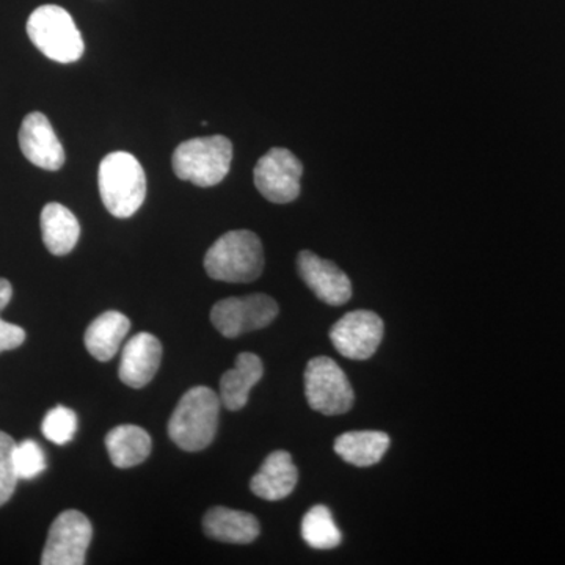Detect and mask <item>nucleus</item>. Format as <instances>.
Here are the masks:
<instances>
[{"label": "nucleus", "instance_id": "1", "mask_svg": "<svg viewBox=\"0 0 565 565\" xmlns=\"http://www.w3.org/2000/svg\"><path fill=\"white\" fill-rule=\"evenodd\" d=\"M98 185L104 206L118 218L136 214L147 196V174L131 152L107 154L99 163Z\"/></svg>", "mask_w": 565, "mask_h": 565}, {"label": "nucleus", "instance_id": "2", "mask_svg": "<svg viewBox=\"0 0 565 565\" xmlns=\"http://www.w3.org/2000/svg\"><path fill=\"white\" fill-rule=\"evenodd\" d=\"M221 396L207 386H195L181 397L169 422L174 445L189 452L202 451L214 440L221 414Z\"/></svg>", "mask_w": 565, "mask_h": 565}, {"label": "nucleus", "instance_id": "3", "mask_svg": "<svg viewBox=\"0 0 565 565\" xmlns=\"http://www.w3.org/2000/svg\"><path fill=\"white\" fill-rule=\"evenodd\" d=\"M204 269L212 280L250 282L262 277L264 250L262 241L248 230H234L218 237L206 256Z\"/></svg>", "mask_w": 565, "mask_h": 565}, {"label": "nucleus", "instance_id": "4", "mask_svg": "<svg viewBox=\"0 0 565 565\" xmlns=\"http://www.w3.org/2000/svg\"><path fill=\"white\" fill-rule=\"evenodd\" d=\"M233 143L223 136L196 137L182 141L173 152V172L199 188H212L232 169Z\"/></svg>", "mask_w": 565, "mask_h": 565}, {"label": "nucleus", "instance_id": "5", "mask_svg": "<svg viewBox=\"0 0 565 565\" xmlns=\"http://www.w3.org/2000/svg\"><path fill=\"white\" fill-rule=\"evenodd\" d=\"M28 33L32 43L51 61L74 63L84 55L79 29L62 7H39L29 17Z\"/></svg>", "mask_w": 565, "mask_h": 565}, {"label": "nucleus", "instance_id": "6", "mask_svg": "<svg viewBox=\"0 0 565 565\" xmlns=\"http://www.w3.org/2000/svg\"><path fill=\"white\" fill-rule=\"evenodd\" d=\"M305 394L310 407L327 416L345 414L355 401L348 375L329 356H316L307 364Z\"/></svg>", "mask_w": 565, "mask_h": 565}, {"label": "nucleus", "instance_id": "7", "mask_svg": "<svg viewBox=\"0 0 565 565\" xmlns=\"http://www.w3.org/2000/svg\"><path fill=\"white\" fill-rule=\"evenodd\" d=\"M278 315V305L267 294L230 297L212 307L211 322L226 338H237L270 326Z\"/></svg>", "mask_w": 565, "mask_h": 565}, {"label": "nucleus", "instance_id": "8", "mask_svg": "<svg viewBox=\"0 0 565 565\" xmlns=\"http://www.w3.org/2000/svg\"><path fill=\"white\" fill-rule=\"evenodd\" d=\"M92 537L93 527L87 516L79 511H74V509L62 512L52 523L43 556H41V564H85Z\"/></svg>", "mask_w": 565, "mask_h": 565}, {"label": "nucleus", "instance_id": "9", "mask_svg": "<svg viewBox=\"0 0 565 565\" xmlns=\"http://www.w3.org/2000/svg\"><path fill=\"white\" fill-rule=\"evenodd\" d=\"M302 174V162L285 148L267 151L253 170L256 189L277 204L291 203L300 195Z\"/></svg>", "mask_w": 565, "mask_h": 565}, {"label": "nucleus", "instance_id": "10", "mask_svg": "<svg viewBox=\"0 0 565 565\" xmlns=\"http://www.w3.org/2000/svg\"><path fill=\"white\" fill-rule=\"evenodd\" d=\"M385 326L374 311L356 310L344 315L330 330V340L341 355L351 360H367L384 340Z\"/></svg>", "mask_w": 565, "mask_h": 565}, {"label": "nucleus", "instance_id": "11", "mask_svg": "<svg viewBox=\"0 0 565 565\" xmlns=\"http://www.w3.org/2000/svg\"><path fill=\"white\" fill-rule=\"evenodd\" d=\"M297 269L305 285L323 303L341 307L351 300L352 282L337 264L305 250L299 253Z\"/></svg>", "mask_w": 565, "mask_h": 565}, {"label": "nucleus", "instance_id": "12", "mask_svg": "<svg viewBox=\"0 0 565 565\" xmlns=\"http://www.w3.org/2000/svg\"><path fill=\"white\" fill-rule=\"evenodd\" d=\"M20 147L29 162L50 172H57L65 163V150L46 115L32 111L22 121Z\"/></svg>", "mask_w": 565, "mask_h": 565}, {"label": "nucleus", "instance_id": "13", "mask_svg": "<svg viewBox=\"0 0 565 565\" xmlns=\"http://www.w3.org/2000/svg\"><path fill=\"white\" fill-rule=\"evenodd\" d=\"M162 362V344L154 334L141 332L126 343L121 353L120 379L131 388L150 384Z\"/></svg>", "mask_w": 565, "mask_h": 565}, {"label": "nucleus", "instance_id": "14", "mask_svg": "<svg viewBox=\"0 0 565 565\" xmlns=\"http://www.w3.org/2000/svg\"><path fill=\"white\" fill-rule=\"evenodd\" d=\"M299 471L288 451L267 456L258 473L253 476L252 492L267 501L285 500L296 489Z\"/></svg>", "mask_w": 565, "mask_h": 565}, {"label": "nucleus", "instance_id": "15", "mask_svg": "<svg viewBox=\"0 0 565 565\" xmlns=\"http://www.w3.org/2000/svg\"><path fill=\"white\" fill-rule=\"evenodd\" d=\"M203 530L207 537L225 544L247 545L259 535L258 519L248 512L230 508H212L203 519Z\"/></svg>", "mask_w": 565, "mask_h": 565}, {"label": "nucleus", "instance_id": "16", "mask_svg": "<svg viewBox=\"0 0 565 565\" xmlns=\"http://www.w3.org/2000/svg\"><path fill=\"white\" fill-rule=\"evenodd\" d=\"M264 366L262 359L255 353H239L233 370L226 371L221 379V401L228 411L244 408L250 397L253 386L262 381Z\"/></svg>", "mask_w": 565, "mask_h": 565}, {"label": "nucleus", "instance_id": "17", "mask_svg": "<svg viewBox=\"0 0 565 565\" xmlns=\"http://www.w3.org/2000/svg\"><path fill=\"white\" fill-rule=\"evenodd\" d=\"M131 321L120 311H106L85 332V348L98 362H109L120 351L128 337Z\"/></svg>", "mask_w": 565, "mask_h": 565}, {"label": "nucleus", "instance_id": "18", "mask_svg": "<svg viewBox=\"0 0 565 565\" xmlns=\"http://www.w3.org/2000/svg\"><path fill=\"white\" fill-rule=\"evenodd\" d=\"M41 234L47 250L55 256H65L76 247L81 225L76 215L61 203H47L41 211Z\"/></svg>", "mask_w": 565, "mask_h": 565}, {"label": "nucleus", "instance_id": "19", "mask_svg": "<svg viewBox=\"0 0 565 565\" xmlns=\"http://www.w3.org/2000/svg\"><path fill=\"white\" fill-rule=\"evenodd\" d=\"M390 448V437L381 430H353L340 435L334 441V452L344 462L366 468L381 462Z\"/></svg>", "mask_w": 565, "mask_h": 565}, {"label": "nucleus", "instance_id": "20", "mask_svg": "<svg viewBox=\"0 0 565 565\" xmlns=\"http://www.w3.org/2000/svg\"><path fill=\"white\" fill-rule=\"evenodd\" d=\"M106 448L115 467L132 468L145 462L150 456L151 437L139 426L122 424L107 434Z\"/></svg>", "mask_w": 565, "mask_h": 565}, {"label": "nucleus", "instance_id": "21", "mask_svg": "<svg viewBox=\"0 0 565 565\" xmlns=\"http://www.w3.org/2000/svg\"><path fill=\"white\" fill-rule=\"evenodd\" d=\"M300 533H302L303 541L316 550H332L343 541V535L334 523L332 512L322 504L313 505L305 514Z\"/></svg>", "mask_w": 565, "mask_h": 565}, {"label": "nucleus", "instance_id": "22", "mask_svg": "<svg viewBox=\"0 0 565 565\" xmlns=\"http://www.w3.org/2000/svg\"><path fill=\"white\" fill-rule=\"evenodd\" d=\"M11 465L18 478L31 481L46 470V456L41 446L33 440H24L14 446L11 451Z\"/></svg>", "mask_w": 565, "mask_h": 565}, {"label": "nucleus", "instance_id": "23", "mask_svg": "<svg viewBox=\"0 0 565 565\" xmlns=\"http://www.w3.org/2000/svg\"><path fill=\"white\" fill-rule=\"evenodd\" d=\"M44 437L54 445H66L73 440L77 430V415L68 407L52 408L44 416L43 424H41Z\"/></svg>", "mask_w": 565, "mask_h": 565}, {"label": "nucleus", "instance_id": "24", "mask_svg": "<svg viewBox=\"0 0 565 565\" xmlns=\"http://www.w3.org/2000/svg\"><path fill=\"white\" fill-rule=\"evenodd\" d=\"M11 297H13L11 282L6 280V278H0V310L10 303ZM24 341V329H21L20 326H14V323L6 322L0 318V353L13 351V349L20 348Z\"/></svg>", "mask_w": 565, "mask_h": 565}, {"label": "nucleus", "instance_id": "25", "mask_svg": "<svg viewBox=\"0 0 565 565\" xmlns=\"http://www.w3.org/2000/svg\"><path fill=\"white\" fill-rule=\"evenodd\" d=\"M10 457L0 460V508L9 503L14 490H17L18 481H20L13 465H11Z\"/></svg>", "mask_w": 565, "mask_h": 565}, {"label": "nucleus", "instance_id": "26", "mask_svg": "<svg viewBox=\"0 0 565 565\" xmlns=\"http://www.w3.org/2000/svg\"><path fill=\"white\" fill-rule=\"evenodd\" d=\"M14 446H17V441H14L9 434L2 433V430H0V460L10 457Z\"/></svg>", "mask_w": 565, "mask_h": 565}]
</instances>
